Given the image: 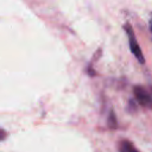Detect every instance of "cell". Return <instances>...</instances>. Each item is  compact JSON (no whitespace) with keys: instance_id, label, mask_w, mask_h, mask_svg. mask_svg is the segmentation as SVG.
Instances as JSON below:
<instances>
[{"instance_id":"6da1fadb","label":"cell","mask_w":152,"mask_h":152,"mask_svg":"<svg viewBox=\"0 0 152 152\" xmlns=\"http://www.w3.org/2000/svg\"><path fill=\"white\" fill-rule=\"evenodd\" d=\"M124 28H125V32H126V34H127V37H128V44H129L131 52L134 55V57H135L141 64H144V63H145V58H144L142 51H141V49H140V46H139V44H138V42H137V39H135V34H134V31H133L131 24H125Z\"/></svg>"},{"instance_id":"7a4b0ae2","label":"cell","mask_w":152,"mask_h":152,"mask_svg":"<svg viewBox=\"0 0 152 152\" xmlns=\"http://www.w3.org/2000/svg\"><path fill=\"white\" fill-rule=\"evenodd\" d=\"M133 93H134L135 100L138 101V103L140 106L152 108V95L146 88H144L141 86H135L133 88Z\"/></svg>"},{"instance_id":"3957f363","label":"cell","mask_w":152,"mask_h":152,"mask_svg":"<svg viewBox=\"0 0 152 152\" xmlns=\"http://www.w3.org/2000/svg\"><path fill=\"white\" fill-rule=\"evenodd\" d=\"M119 152H139V151L135 148V146L131 141L122 140L119 145Z\"/></svg>"},{"instance_id":"277c9868","label":"cell","mask_w":152,"mask_h":152,"mask_svg":"<svg viewBox=\"0 0 152 152\" xmlns=\"http://www.w3.org/2000/svg\"><path fill=\"white\" fill-rule=\"evenodd\" d=\"M109 126L112 127V128H115L116 127V120H115V115H114V113L113 112H110V115H109Z\"/></svg>"},{"instance_id":"5b68a950","label":"cell","mask_w":152,"mask_h":152,"mask_svg":"<svg viewBox=\"0 0 152 152\" xmlns=\"http://www.w3.org/2000/svg\"><path fill=\"white\" fill-rule=\"evenodd\" d=\"M150 28H151V31H152V20L150 21Z\"/></svg>"},{"instance_id":"8992f818","label":"cell","mask_w":152,"mask_h":152,"mask_svg":"<svg viewBox=\"0 0 152 152\" xmlns=\"http://www.w3.org/2000/svg\"><path fill=\"white\" fill-rule=\"evenodd\" d=\"M151 95H152V88H151Z\"/></svg>"}]
</instances>
